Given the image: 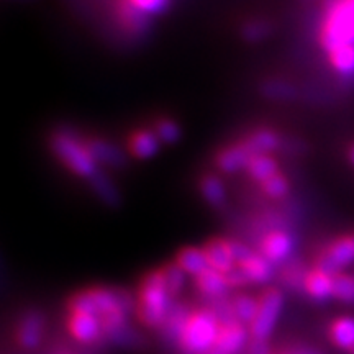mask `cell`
<instances>
[{"label": "cell", "instance_id": "9a60e30c", "mask_svg": "<svg viewBox=\"0 0 354 354\" xmlns=\"http://www.w3.org/2000/svg\"><path fill=\"white\" fill-rule=\"evenodd\" d=\"M241 141L253 156L254 154H272L282 146L281 135L269 128H259V130L248 133Z\"/></svg>", "mask_w": 354, "mask_h": 354}, {"label": "cell", "instance_id": "83f0119b", "mask_svg": "<svg viewBox=\"0 0 354 354\" xmlns=\"http://www.w3.org/2000/svg\"><path fill=\"white\" fill-rule=\"evenodd\" d=\"M92 187H94V192L97 194V197H100L102 201L109 205H117L118 203V189L115 187L113 180L109 179L104 172L99 171L97 174L91 179Z\"/></svg>", "mask_w": 354, "mask_h": 354}, {"label": "cell", "instance_id": "4316f807", "mask_svg": "<svg viewBox=\"0 0 354 354\" xmlns=\"http://www.w3.org/2000/svg\"><path fill=\"white\" fill-rule=\"evenodd\" d=\"M330 64L333 69L342 76H353L354 74V44L338 48L333 53H330Z\"/></svg>", "mask_w": 354, "mask_h": 354}, {"label": "cell", "instance_id": "e0dca14e", "mask_svg": "<svg viewBox=\"0 0 354 354\" xmlns=\"http://www.w3.org/2000/svg\"><path fill=\"white\" fill-rule=\"evenodd\" d=\"M236 266L246 274L251 284H266L274 277V264L261 253H251Z\"/></svg>", "mask_w": 354, "mask_h": 354}, {"label": "cell", "instance_id": "484cf974", "mask_svg": "<svg viewBox=\"0 0 354 354\" xmlns=\"http://www.w3.org/2000/svg\"><path fill=\"white\" fill-rule=\"evenodd\" d=\"M230 305H232L234 320L245 323V325L250 326L251 322L254 320L256 312H258V299L251 297V295H246V294H240L230 302Z\"/></svg>", "mask_w": 354, "mask_h": 354}, {"label": "cell", "instance_id": "e575fe53", "mask_svg": "<svg viewBox=\"0 0 354 354\" xmlns=\"http://www.w3.org/2000/svg\"><path fill=\"white\" fill-rule=\"evenodd\" d=\"M128 2L149 17L166 12L171 6V0H128Z\"/></svg>", "mask_w": 354, "mask_h": 354}, {"label": "cell", "instance_id": "8fae6325", "mask_svg": "<svg viewBox=\"0 0 354 354\" xmlns=\"http://www.w3.org/2000/svg\"><path fill=\"white\" fill-rule=\"evenodd\" d=\"M202 248L203 253L207 256V261H209V266L212 269H215V271L228 274L236 268V261H234L232 250V241L223 240V238H212Z\"/></svg>", "mask_w": 354, "mask_h": 354}, {"label": "cell", "instance_id": "ab89813d", "mask_svg": "<svg viewBox=\"0 0 354 354\" xmlns=\"http://www.w3.org/2000/svg\"><path fill=\"white\" fill-rule=\"evenodd\" d=\"M207 354H223V353H221V351H218V349H212V351H209V353H207Z\"/></svg>", "mask_w": 354, "mask_h": 354}, {"label": "cell", "instance_id": "4fadbf2b", "mask_svg": "<svg viewBox=\"0 0 354 354\" xmlns=\"http://www.w3.org/2000/svg\"><path fill=\"white\" fill-rule=\"evenodd\" d=\"M128 151L136 159H151L159 153L161 141L153 128H141L135 130L128 136Z\"/></svg>", "mask_w": 354, "mask_h": 354}, {"label": "cell", "instance_id": "7402d4cb", "mask_svg": "<svg viewBox=\"0 0 354 354\" xmlns=\"http://www.w3.org/2000/svg\"><path fill=\"white\" fill-rule=\"evenodd\" d=\"M279 171V162L272 154H254L246 166V174L254 180V183L263 184Z\"/></svg>", "mask_w": 354, "mask_h": 354}, {"label": "cell", "instance_id": "d590c367", "mask_svg": "<svg viewBox=\"0 0 354 354\" xmlns=\"http://www.w3.org/2000/svg\"><path fill=\"white\" fill-rule=\"evenodd\" d=\"M269 32H271V26H269V24L256 20L245 25V28H243V37L246 39H251V41H254V39L266 38L269 35Z\"/></svg>", "mask_w": 354, "mask_h": 354}, {"label": "cell", "instance_id": "9c48e42d", "mask_svg": "<svg viewBox=\"0 0 354 354\" xmlns=\"http://www.w3.org/2000/svg\"><path fill=\"white\" fill-rule=\"evenodd\" d=\"M250 336V328H246L245 323L238 320L221 322L215 348L223 354H236L246 346Z\"/></svg>", "mask_w": 354, "mask_h": 354}, {"label": "cell", "instance_id": "1f68e13d", "mask_svg": "<svg viewBox=\"0 0 354 354\" xmlns=\"http://www.w3.org/2000/svg\"><path fill=\"white\" fill-rule=\"evenodd\" d=\"M162 272H165L166 284L167 289L171 292V295L172 297H177L184 289L185 276H187V274H185L176 263L165 266V268H162Z\"/></svg>", "mask_w": 354, "mask_h": 354}, {"label": "cell", "instance_id": "5bb4252c", "mask_svg": "<svg viewBox=\"0 0 354 354\" xmlns=\"http://www.w3.org/2000/svg\"><path fill=\"white\" fill-rule=\"evenodd\" d=\"M304 290L310 299L325 302L333 297V276L320 268L310 269L305 276Z\"/></svg>", "mask_w": 354, "mask_h": 354}, {"label": "cell", "instance_id": "f35d334b", "mask_svg": "<svg viewBox=\"0 0 354 354\" xmlns=\"http://www.w3.org/2000/svg\"><path fill=\"white\" fill-rule=\"evenodd\" d=\"M348 159H349V162L354 166V143L349 146V149H348Z\"/></svg>", "mask_w": 354, "mask_h": 354}, {"label": "cell", "instance_id": "3957f363", "mask_svg": "<svg viewBox=\"0 0 354 354\" xmlns=\"http://www.w3.org/2000/svg\"><path fill=\"white\" fill-rule=\"evenodd\" d=\"M325 20L320 30V44L325 53L354 44V0H333L325 3Z\"/></svg>", "mask_w": 354, "mask_h": 354}, {"label": "cell", "instance_id": "ac0fdd59", "mask_svg": "<svg viewBox=\"0 0 354 354\" xmlns=\"http://www.w3.org/2000/svg\"><path fill=\"white\" fill-rule=\"evenodd\" d=\"M194 279H196V287L198 292L209 299H221L227 294L228 289H232L228 284L227 274H221L212 268Z\"/></svg>", "mask_w": 354, "mask_h": 354}, {"label": "cell", "instance_id": "7a4b0ae2", "mask_svg": "<svg viewBox=\"0 0 354 354\" xmlns=\"http://www.w3.org/2000/svg\"><path fill=\"white\" fill-rule=\"evenodd\" d=\"M50 148L57 161L74 176L91 180L100 171L99 162L88 151L84 138L73 131H55L50 138Z\"/></svg>", "mask_w": 354, "mask_h": 354}, {"label": "cell", "instance_id": "2e32d148", "mask_svg": "<svg viewBox=\"0 0 354 354\" xmlns=\"http://www.w3.org/2000/svg\"><path fill=\"white\" fill-rule=\"evenodd\" d=\"M86 141L88 151H91L92 156L97 162L104 166L110 167H122L125 166V154H123L120 149L117 148L113 143H110L107 140L102 138H84Z\"/></svg>", "mask_w": 354, "mask_h": 354}, {"label": "cell", "instance_id": "603a6c76", "mask_svg": "<svg viewBox=\"0 0 354 354\" xmlns=\"http://www.w3.org/2000/svg\"><path fill=\"white\" fill-rule=\"evenodd\" d=\"M328 336L331 343L339 349H349L354 344V318L353 317H338L331 322L328 328Z\"/></svg>", "mask_w": 354, "mask_h": 354}, {"label": "cell", "instance_id": "d6a6232c", "mask_svg": "<svg viewBox=\"0 0 354 354\" xmlns=\"http://www.w3.org/2000/svg\"><path fill=\"white\" fill-rule=\"evenodd\" d=\"M307 272V269H304L300 263H287L284 272H282V281H284L290 289H304V282Z\"/></svg>", "mask_w": 354, "mask_h": 354}, {"label": "cell", "instance_id": "ffe728a7", "mask_svg": "<svg viewBox=\"0 0 354 354\" xmlns=\"http://www.w3.org/2000/svg\"><path fill=\"white\" fill-rule=\"evenodd\" d=\"M43 336V318L37 313H30L20 322L17 330V342L21 348L33 349L41 343Z\"/></svg>", "mask_w": 354, "mask_h": 354}, {"label": "cell", "instance_id": "8992f818", "mask_svg": "<svg viewBox=\"0 0 354 354\" xmlns=\"http://www.w3.org/2000/svg\"><path fill=\"white\" fill-rule=\"evenodd\" d=\"M284 307V295L279 289L269 287L258 297V312L250 325L253 339H268L276 328V323Z\"/></svg>", "mask_w": 354, "mask_h": 354}, {"label": "cell", "instance_id": "d6986e66", "mask_svg": "<svg viewBox=\"0 0 354 354\" xmlns=\"http://www.w3.org/2000/svg\"><path fill=\"white\" fill-rule=\"evenodd\" d=\"M176 264L189 276L197 277L210 268L207 256L203 253V248L187 246L183 248L176 256Z\"/></svg>", "mask_w": 354, "mask_h": 354}, {"label": "cell", "instance_id": "ba28073f", "mask_svg": "<svg viewBox=\"0 0 354 354\" xmlns=\"http://www.w3.org/2000/svg\"><path fill=\"white\" fill-rule=\"evenodd\" d=\"M294 250V238L284 230H271L261 240V254L272 264L287 263Z\"/></svg>", "mask_w": 354, "mask_h": 354}, {"label": "cell", "instance_id": "44dd1931", "mask_svg": "<svg viewBox=\"0 0 354 354\" xmlns=\"http://www.w3.org/2000/svg\"><path fill=\"white\" fill-rule=\"evenodd\" d=\"M118 20H120L122 26L130 30L133 35H143L149 26V15L138 10L128 0L118 2Z\"/></svg>", "mask_w": 354, "mask_h": 354}, {"label": "cell", "instance_id": "60d3db41", "mask_svg": "<svg viewBox=\"0 0 354 354\" xmlns=\"http://www.w3.org/2000/svg\"><path fill=\"white\" fill-rule=\"evenodd\" d=\"M349 354H354V344H353V348L349 349Z\"/></svg>", "mask_w": 354, "mask_h": 354}, {"label": "cell", "instance_id": "30bf717a", "mask_svg": "<svg viewBox=\"0 0 354 354\" xmlns=\"http://www.w3.org/2000/svg\"><path fill=\"white\" fill-rule=\"evenodd\" d=\"M68 330L76 342L84 344H94L104 336L100 320L88 313H69Z\"/></svg>", "mask_w": 354, "mask_h": 354}, {"label": "cell", "instance_id": "52a82bcc", "mask_svg": "<svg viewBox=\"0 0 354 354\" xmlns=\"http://www.w3.org/2000/svg\"><path fill=\"white\" fill-rule=\"evenodd\" d=\"M354 263V233L335 238L317 256L315 268H320L331 276L343 272Z\"/></svg>", "mask_w": 354, "mask_h": 354}, {"label": "cell", "instance_id": "836d02e7", "mask_svg": "<svg viewBox=\"0 0 354 354\" xmlns=\"http://www.w3.org/2000/svg\"><path fill=\"white\" fill-rule=\"evenodd\" d=\"M264 94L272 97V99L277 100H289L295 97V87L290 86V84L276 81V82H268L264 84Z\"/></svg>", "mask_w": 354, "mask_h": 354}, {"label": "cell", "instance_id": "d4e9b609", "mask_svg": "<svg viewBox=\"0 0 354 354\" xmlns=\"http://www.w3.org/2000/svg\"><path fill=\"white\" fill-rule=\"evenodd\" d=\"M189 317H190V312L184 307V305L172 304L169 313H167L166 320L161 326L167 338L169 339L172 338V339H176V342H179V338H180V335H183L184 326H185V323H187Z\"/></svg>", "mask_w": 354, "mask_h": 354}, {"label": "cell", "instance_id": "74e56055", "mask_svg": "<svg viewBox=\"0 0 354 354\" xmlns=\"http://www.w3.org/2000/svg\"><path fill=\"white\" fill-rule=\"evenodd\" d=\"M250 354H269L266 339H253L250 344Z\"/></svg>", "mask_w": 354, "mask_h": 354}, {"label": "cell", "instance_id": "4dcf8cb0", "mask_svg": "<svg viewBox=\"0 0 354 354\" xmlns=\"http://www.w3.org/2000/svg\"><path fill=\"white\" fill-rule=\"evenodd\" d=\"M259 185H261V192L269 198H284L290 190L289 179H287L282 172H277L276 176H272L271 179H268L266 183Z\"/></svg>", "mask_w": 354, "mask_h": 354}, {"label": "cell", "instance_id": "8d00e7d4", "mask_svg": "<svg viewBox=\"0 0 354 354\" xmlns=\"http://www.w3.org/2000/svg\"><path fill=\"white\" fill-rule=\"evenodd\" d=\"M227 279H228V284H230V287H245V286H248V284H251L250 281H248V277H246V274L241 271L240 268H234L232 272H228L227 274Z\"/></svg>", "mask_w": 354, "mask_h": 354}, {"label": "cell", "instance_id": "6da1fadb", "mask_svg": "<svg viewBox=\"0 0 354 354\" xmlns=\"http://www.w3.org/2000/svg\"><path fill=\"white\" fill-rule=\"evenodd\" d=\"M172 295L167 289L162 269L148 272L141 281L138 289V305L136 312L143 325L148 328H159L165 323L172 307Z\"/></svg>", "mask_w": 354, "mask_h": 354}, {"label": "cell", "instance_id": "f546056e", "mask_svg": "<svg viewBox=\"0 0 354 354\" xmlns=\"http://www.w3.org/2000/svg\"><path fill=\"white\" fill-rule=\"evenodd\" d=\"M333 299L354 304V274L338 272L333 276Z\"/></svg>", "mask_w": 354, "mask_h": 354}, {"label": "cell", "instance_id": "f1b7e54d", "mask_svg": "<svg viewBox=\"0 0 354 354\" xmlns=\"http://www.w3.org/2000/svg\"><path fill=\"white\" fill-rule=\"evenodd\" d=\"M153 131L158 135L159 141L165 145H174L183 136V130H180L179 123L167 117L158 118L153 125Z\"/></svg>", "mask_w": 354, "mask_h": 354}, {"label": "cell", "instance_id": "5b68a950", "mask_svg": "<svg viewBox=\"0 0 354 354\" xmlns=\"http://www.w3.org/2000/svg\"><path fill=\"white\" fill-rule=\"evenodd\" d=\"M220 318L212 310H196L190 312L183 335L179 338L180 348L187 354H207L215 349L220 331Z\"/></svg>", "mask_w": 354, "mask_h": 354}, {"label": "cell", "instance_id": "cb8c5ba5", "mask_svg": "<svg viewBox=\"0 0 354 354\" xmlns=\"http://www.w3.org/2000/svg\"><path fill=\"white\" fill-rule=\"evenodd\" d=\"M198 192L209 205L221 207L227 201V189L215 174H205L198 180Z\"/></svg>", "mask_w": 354, "mask_h": 354}, {"label": "cell", "instance_id": "277c9868", "mask_svg": "<svg viewBox=\"0 0 354 354\" xmlns=\"http://www.w3.org/2000/svg\"><path fill=\"white\" fill-rule=\"evenodd\" d=\"M69 313H88L102 320L115 312H128L133 308L131 297L123 290L94 287L77 292L69 300Z\"/></svg>", "mask_w": 354, "mask_h": 354}, {"label": "cell", "instance_id": "7c38bea8", "mask_svg": "<svg viewBox=\"0 0 354 354\" xmlns=\"http://www.w3.org/2000/svg\"><path fill=\"white\" fill-rule=\"evenodd\" d=\"M251 158H253V154L248 151L243 141H238V143L223 146L215 154V166L225 174H234V172L246 171Z\"/></svg>", "mask_w": 354, "mask_h": 354}]
</instances>
